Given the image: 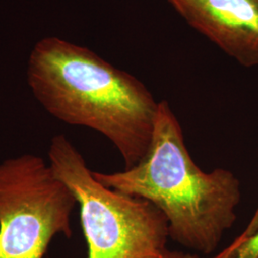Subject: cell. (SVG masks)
<instances>
[{
	"label": "cell",
	"instance_id": "6da1fadb",
	"mask_svg": "<svg viewBox=\"0 0 258 258\" xmlns=\"http://www.w3.org/2000/svg\"><path fill=\"white\" fill-rule=\"evenodd\" d=\"M27 83L55 119L102 133L119 150L124 168L148 153L159 102L137 78L86 47L47 37L32 49Z\"/></svg>",
	"mask_w": 258,
	"mask_h": 258
},
{
	"label": "cell",
	"instance_id": "7a4b0ae2",
	"mask_svg": "<svg viewBox=\"0 0 258 258\" xmlns=\"http://www.w3.org/2000/svg\"><path fill=\"white\" fill-rule=\"evenodd\" d=\"M93 176L109 188L153 204L167 219L169 237L203 254L217 249L236 220L238 178L225 168L208 173L197 166L166 101L159 102L152 140L143 160L122 171H93Z\"/></svg>",
	"mask_w": 258,
	"mask_h": 258
},
{
	"label": "cell",
	"instance_id": "3957f363",
	"mask_svg": "<svg viewBox=\"0 0 258 258\" xmlns=\"http://www.w3.org/2000/svg\"><path fill=\"white\" fill-rule=\"evenodd\" d=\"M48 158L80 206L87 258H163L168 223L153 204L101 184L62 134L51 140Z\"/></svg>",
	"mask_w": 258,
	"mask_h": 258
},
{
	"label": "cell",
	"instance_id": "277c9868",
	"mask_svg": "<svg viewBox=\"0 0 258 258\" xmlns=\"http://www.w3.org/2000/svg\"><path fill=\"white\" fill-rule=\"evenodd\" d=\"M77 200L49 164L32 153L0 164V258H42L53 237L72 236Z\"/></svg>",
	"mask_w": 258,
	"mask_h": 258
},
{
	"label": "cell",
	"instance_id": "5b68a950",
	"mask_svg": "<svg viewBox=\"0 0 258 258\" xmlns=\"http://www.w3.org/2000/svg\"><path fill=\"white\" fill-rule=\"evenodd\" d=\"M186 23L245 67L258 66V0H166Z\"/></svg>",
	"mask_w": 258,
	"mask_h": 258
},
{
	"label": "cell",
	"instance_id": "8992f818",
	"mask_svg": "<svg viewBox=\"0 0 258 258\" xmlns=\"http://www.w3.org/2000/svg\"><path fill=\"white\" fill-rule=\"evenodd\" d=\"M213 258H258V231L245 240H234Z\"/></svg>",
	"mask_w": 258,
	"mask_h": 258
},
{
	"label": "cell",
	"instance_id": "52a82bcc",
	"mask_svg": "<svg viewBox=\"0 0 258 258\" xmlns=\"http://www.w3.org/2000/svg\"><path fill=\"white\" fill-rule=\"evenodd\" d=\"M258 231V207L256 211L254 212L251 220L249 221V225L247 226V228L245 229V231H243L239 236L237 237V239L245 240L249 238L250 236H252L253 234H255Z\"/></svg>",
	"mask_w": 258,
	"mask_h": 258
},
{
	"label": "cell",
	"instance_id": "ba28073f",
	"mask_svg": "<svg viewBox=\"0 0 258 258\" xmlns=\"http://www.w3.org/2000/svg\"><path fill=\"white\" fill-rule=\"evenodd\" d=\"M163 258H201L197 254L187 253L183 251H177V250H168L166 249Z\"/></svg>",
	"mask_w": 258,
	"mask_h": 258
}]
</instances>
